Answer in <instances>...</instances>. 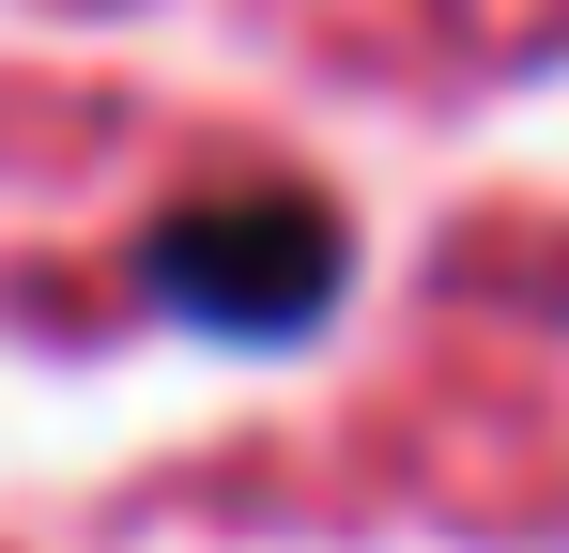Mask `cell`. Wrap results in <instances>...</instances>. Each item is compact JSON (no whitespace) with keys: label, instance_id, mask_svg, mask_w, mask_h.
I'll return each instance as SVG.
<instances>
[{"label":"cell","instance_id":"cell-1","mask_svg":"<svg viewBox=\"0 0 569 553\" xmlns=\"http://www.w3.org/2000/svg\"><path fill=\"white\" fill-rule=\"evenodd\" d=\"M339 276H355L339 200H308V184H231L139 231V292L200 339H308L339 308Z\"/></svg>","mask_w":569,"mask_h":553}]
</instances>
